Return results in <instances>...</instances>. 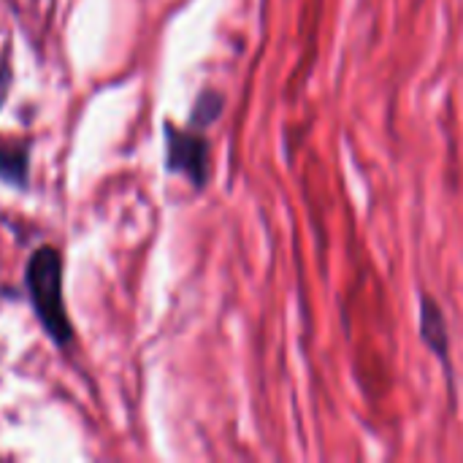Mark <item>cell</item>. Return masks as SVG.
I'll list each match as a JSON object with an SVG mask.
<instances>
[{"instance_id": "cell-1", "label": "cell", "mask_w": 463, "mask_h": 463, "mask_svg": "<svg viewBox=\"0 0 463 463\" xmlns=\"http://www.w3.org/2000/svg\"><path fill=\"white\" fill-rule=\"evenodd\" d=\"M27 288L43 328L52 334L57 345H68L71 326L62 307V266H60V255L52 247H43L33 255L27 266Z\"/></svg>"}, {"instance_id": "cell-2", "label": "cell", "mask_w": 463, "mask_h": 463, "mask_svg": "<svg viewBox=\"0 0 463 463\" xmlns=\"http://www.w3.org/2000/svg\"><path fill=\"white\" fill-rule=\"evenodd\" d=\"M168 165L201 184L206 179V144L195 136L168 128Z\"/></svg>"}, {"instance_id": "cell-3", "label": "cell", "mask_w": 463, "mask_h": 463, "mask_svg": "<svg viewBox=\"0 0 463 463\" xmlns=\"http://www.w3.org/2000/svg\"><path fill=\"white\" fill-rule=\"evenodd\" d=\"M420 334H423L426 345H429L442 361H448V326H445V315H442V309H439L431 298H423Z\"/></svg>"}, {"instance_id": "cell-4", "label": "cell", "mask_w": 463, "mask_h": 463, "mask_svg": "<svg viewBox=\"0 0 463 463\" xmlns=\"http://www.w3.org/2000/svg\"><path fill=\"white\" fill-rule=\"evenodd\" d=\"M8 84H11V76H8V68L0 62V106L5 100V92H8Z\"/></svg>"}]
</instances>
